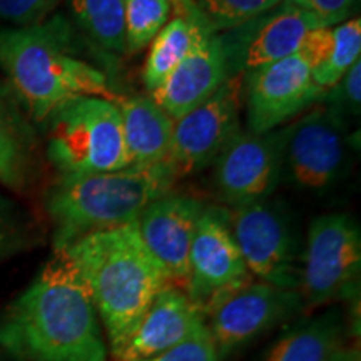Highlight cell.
I'll return each instance as SVG.
<instances>
[{
	"label": "cell",
	"instance_id": "cell-12",
	"mask_svg": "<svg viewBox=\"0 0 361 361\" xmlns=\"http://www.w3.org/2000/svg\"><path fill=\"white\" fill-rule=\"evenodd\" d=\"M303 311L300 291L251 281L216 306L206 316V326L223 361Z\"/></svg>",
	"mask_w": 361,
	"mask_h": 361
},
{
	"label": "cell",
	"instance_id": "cell-19",
	"mask_svg": "<svg viewBox=\"0 0 361 361\" xmlns=\"http://www.w3.org/2000/svg\"><path fill=\"white\" fill-rule=\"evenodd\" d=\"M7 82H0V184L24 191L37 164V134Z\"/></svg>",
	"mask_w": 361,
	"mask_h": 361
},
{
	"label": "cell",
	"instance_id": "cell-5",
	"mask_svg": "<svg viewBox=\"0 0 361 361\" xmlns=\"http://www.w3.org/2000/svg\"><path fill=\"white\" fill-rule=\"evenodd\" d=\"M45 151L59 178L128 168L123 121L109 99L78 97L45 121Z\"/></svg>",
	"mask_w": 361,
	"mask_h": 361
},
{
	"label": "cell",
	"instance_id": "cell-13",
	"mask_svg": "<svg viewBox=\"0 0 361 361\" xmlns=\"http://www.w3.org/2000/svg\"><path fill=\"white\" fill-rule=\"evenodd\" d=\"M328 27L313 13L283 2L245 24L221 32L228 78H243L247 72L295 54L308 34Z\"/></svg>",
	"mask_w": 361,
	"mask_h": 361
},
{
	"label": "cell",
	"instance_id": "cell-1",
	"mask_svg": "<svg viewBox=\"0 0 361 361\" xmlns=\"http://www.w3.org/2000/svg\"><path fill=\"white\" fill-rule=\"evenodd\" d=\"M0 346L19 361H107L104 329L79 269L54 250L0 319Z\"/></svg>",
	"mask_w": 361,
	"mask_h": 361
},
{
	"label": "cell",
	"instance_id": "cell-27",
	"mask_svg": "<svg viewBox=\"0 0 361 361\" xmlns=\"http://www.w3.org/2000/svg\"><path fill=\"white\" fill-rule=\"evenodd\" d=\"M61 0H0V20L27 27L49 19Z\"/></svg>",
	"mask_w": 361,
	"mask_h": 361
},
{
	"label": "cell",
	"instance_id": "cell-18",
	"mask_svg": "<svg viewBox=\"0 0 361 361\" xmlns=\"http://www.w3.org/2000/svg\"><path fill=\"white\" fill-rule=\"evenodd\" d=\"M204 32L214 30L191 0H171L169 20L147 47L142 69V84L147 94L166 82Z\"/></svg>",
	"mask_w": 361,
	"mask_h": 361
},
{
	"label": "cell",
	"instance_id": "cell-26",
	"mask_svg": "<svg viewBox=\"0 0 361 361\" xmlns=\"http://www.w3.org/2000/svg\"><path fill=\"white\" fill-rule=\"evenodd\" d=\"M319 104L338 112L348 121V117H360L361 111V59L346 71L338 82L329 87Z\"/></svg>",
	"mask_w": 361,
	"mask_h": 361
},
{
	"label": "cell",
	"instance_id": "cell-9",
	"mask_svg": "<svg viewBox=\"0 0 361 361\" xmlns=\"http://www.w3.org/2000/svg\"><path fill=\"white\" fill-rule=\"evenodd\" d=\"M351 141L348 121L318 104L288 124L283 180L311 192L336 186L348 169Z\"/></svg>",
	"mask_w": 361,
	"mask_h": 361
},
{
	"label": "cell",
	"instance_id": "cell-15",
	"mask_svg": "<svg viewBox=\"0 0 361 361\" xmlns=\"http://www.w3.org/2000/svg\"><path fill=\"white\" fill-rule=\"evenodd\" d=\"M204 207L197 197L169 192L151 202L135 221L144 245L169 284L183 291L189 273V251Z\"/></svg>",
	"mask_w": 361,
	"mask_h": 361
},
{
	"label": "cell",
	"instance_id": "cell-28",
	"mask_svg": "<svg viewBox=\"0 0 361 361\" xmlns=\"http://www.w3.org/2000/svg\"><path fill=\"white\" fill-rule=\"evenodd\" d=\"M146 361H221L207 328L191 340Z\"/></svg>",
	"mask_w": 361,
	"mask_h": 361
},
{
	"label": "cell",
	"instance_id": "cell-10",
	"mask_svg": "<svg viewBox=\"0 0 361 361\" xmlns=\"http://www.w3.org/2000/svg\"><path fill=\"white\" fill-rule=\"evenodd\" d=\"M252 276L229 226L228 211L206 206L189 251V273L184 293L204 314L213 311Z\"/></svg>",
	"mask_w": 361,
	"mask_h": 361
},
{
	"label": "cell",
	"instance_id": "cell-31",
	"mask_svg": "<svg viewBox=\"0 0 361 361\" xmlns=\"http://www.w3.org/2000/svg\"><path fill=\"white\" fill-rule=\"evenodd\" d=\"M333 361H361L358 348H343Z\"/></svg>",
	"mask_w": 361,
	"mask_h": 361
},
{
	"label": "cell",
	"instance_id": "cell-29",
	"mask_svg": "<svg viewBox=\"0 0 361 361\" xmlns=\"http://www.w3.org/2000/svg\"><path fill=\"white\" fill-rule=\"evenodd\" d=\"M24 239L25 228L19 209L0 196V259L19 250Z\"/></svg>",
	"mask_w": 361,
	"mask_h": 361
},
{
	"label": "cell",
	"instance_id": "cell-23",
	"mask_svg": "<svg viewBox=\"0 0 361 361\" xmlns=\"http://www.w3.org/2000/svg\"><path fill=\"white\" fill-rule=\"evenodd\" d=\"M331 32L333 44L326 59L311 72L316 85L324 90L333 87L346 74V71L360 61L361 56L360 17H351L341 24L333 25Z\"/></svg>",
	"mask_w": 361,
	"mask_h": 361
},
{
	"label": "cell",
	"instance_id": "cell-20",
	"mask_svg": "<svg viewBox=\"0 0 361 361\" xmlns=\"http://www.w3.org/2000/svg\"><path fill=\"white\" fill-rule=\"evenodd\" d=\"M123 135L130 166H151L168 159L174 119L147 96H117Z\"/></svg>",
	"mask_w": 361,
	"mask_h": 361
},
{
	"label": "cell",
	"instance_id": "cell-4",
	"mask_svg": "<svg viewBox=\"0 0 361 361\" xmlns=\"http://www.w3.org/2000/svg\"><path fill=\"white\" fill-rule=\"evenodd\" d=\"M176 180L166 161L59 178L45 200L54 224V250L71 246L89 233L135 223L151 202L173 192Z\"/></svg>",
	"mask_w": 361,
	"mask_h": 361
},
{
	"label": "cell",
	"instance_id": "cell-24",
	"mask_svg": "<svg viewBox=\"0 0 361 361\" xmlns=\"http://www.w3.org/2000/svg\"><path fill=\"white\" fill-rule=\"evenodd\" d=\"M126 56H135L151 45L171 16V0H124Z\"/></svg>",
	"mask_w": 361,
	"mask_h": 361
},
{
	"label": "cell",
	"instance_id": "cell-30",
	"mask_svg": "<svg viewBox=\"0 0 361 361\" xmlns=\"http://www.w3.org/2000/svg\"><path fill=\"white\" fill-rule=\"evenodd\" d=\"M284 2L313 13L328 27H333L350 19L356 0H284Z\"/></svg>",
	"mask_w": 361,
	"mask_h": 361
},
{
	"label": "cell",
	"instance_id": "cell-7",
	"mask_svg": "<svg viewBox=\"0 0 361 361\" xmlns=\"http://www.w3.org/2000/svg\"><path fill=\"white\" fill-rule=\"evenodd\" d=\"M361 229L350 214H323L311 221L301 259L300 295L305 310L358 300Z\"/></svg>",
	"mask_w": 361,
	"mask_h": 361
},
{
	"label": "cell",
	"instance_id": "cell-22",
	"mask_svg": "<svg viewBox=\"0 0 361 361\" xmlns=\"http://www.w3.org/2000/svg\"><path fill=\"white\" fill-rule=\"evenodd\" d=\"M72 19L102 51L126 56L124 0H69Z\"/></svg>",
	"mask_w": 361,
	"mask_h": 361
},
{
	"label": "cell",
	"instance_id": "cell-3",
	"mask_svg": "<svg viewBox=\"0 0 361 361\" xmlns=\"http://www.w3.org/2000/svg\"><path fill=\"white\" fill-rule=\"evenodd\" d=\"M79 269L116 356L135 324L168 286V276L149 252L137 224L89 233L62 247Z\"/></svg>",
	"mask_w": 361,
	"mask_h": 361
},
{
	"label": "cell",
	"instance_id": "cell-11",
	"mask_svg": "<svg viewBox=\"0 0 361 361\" xmlns=\"http://www.w3.org/2000/svg\"><path fill=\"white\" fill-rule=\"evenodd\" d=\"M288 126L269 133L238 130L214 159V188L219 200L233 207L273 196L283 183Z\"/></svg>",
	"mask_w": 361,
	"mask_h": 361
},
{
	"label": "cell",
	"instance_id": "cell-16",
	"mask_svg": "<svg viewBox=\"0 0 361 361\" xmlns=\"http://www.w3.org/2000/svg\"><path fill=\"white\" fill-rule=\"evenodd\" d=\"M206 318L180 288L162 290L135 324L114 361H146L204 331Z\"/></svg>",
	"mask_w": 361,
	"mask_h": 361
},
{
	"label": "cell",
	"instance_id": "cell-14",
	"mask_svg": "<svg viewBox=\"0 0 361 361\" xmlns=\"http://www.w3.org/2000/svg\"><path fill=\"white\" fill-rule=\"evenodd\" d=\"M243 78H229L207 101L174 121L168 166L174 178H186L213 164L238 130Z\"/></svg>",
	"mask_w": 361,
	"mask_h": 361
},
{
	"label": "cell",
	"instance_id": "cell-17",
	"mask_svg": "<svg viewBox=\"0 0 361 361\" xmlns=\"http://www.w3.org/2000/svg\"><path fill=\"white\" fill-rule=\"evenodd\" d=\"M228 79L219 35L204 32L166 82L149 97L171 119L178 121L207 101Z\"/></svg>",
	"mask_w": 361,
	"mask_h": 361
},
{
	"label": "cell",
	"instance_id": "cell-6",
	"mask_svg": "<svg viewBox=\"0 0 361 361\" xmlns=\"http://www.w3.org/2000/svg\"><path fill=\"white\" fill-rule=\"evenodd\" d=\"M331 40L329 27L316 29L295 54L243 75L246 130L269 133L319 104L326 90L316 85L311 72L326 59Z\"/></svg>",
	"mask_w": 361,
	"mask_h": 361
},
{
	"label": "cell",
	"instance_id": "cell-2",
	"mask_svg": "<svg viewBox=\"0 0 361 361\" xmlns=\"http://www.w3.org/2000/svg\"><path fill=\"white\" fill-rule=\"evenodd\" d=\"M0 69L27 116L40 124L72 99L117 97L107 75L84 57L78 32L62 13L0 30Z\"/></svg>",
	"mask_w": 361,
	"mask_h": 361
},
{
	"label": "cell",
	"instance_id": "cell-21",
	"mask_svg": "<svg viewBox=\"0 0 361 361\" xmlns=\"http://www.w3.org/2000/svg\"><path fill=\"white\" fill-rule=\"evenodd\" d=\"M345 318L338 310H329L293 324L261 361H333L345 348Z\"/></svg>",
	"mask_w": 361,
	"mask_h": 361
},
{
	"label": "cell",
	"instance_id": "cell-25",
	"mask_svg": "<svg viewBox=\"0 0 361 361\" xmlns=\"http://www.w3.org/2000/svg\"><path fill=\"white\" fill-rule=\"evenodd\" d=\"M216 34L231 30L283 0H191Z\"/></svg>",
	"mask_w": 361,
	"mask_h": 361
},
{
	"label": "cell",
	"instance_id": "cell-8",
	"mask_svg": "<svg viewBox=\"0 0 361 361\" xmlns=\"http://www.w3.org/2000/svg\"><path fill=\"white\" fill-rule=\"evenodd\" d=\"M228 216L251 276L283 290L300 291L303 246L288 206L266 197L234 207Z\"/></svg>",
	"mask_w": 361,
	"mask_h": 361
}]
</instances>
